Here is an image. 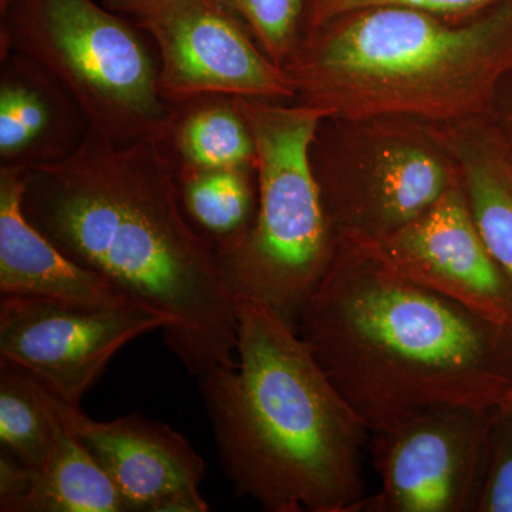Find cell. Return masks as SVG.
I'll use <instances>...</instances> for the list:
<instances>
[{
    "mask_svg": "<svg viewBox=\"0 0 512 512\" xmlns=\"http://www.w3.org/2000/svg\"><path fill=\"white\" fill-rule=\"evenodd\" d=\"M23 210L64 254L164 316L165 345L191 375L237 365V301L160 138L117 146L90 128L72 156L30 168Z\"/></svg>",
    "mask_w": 512,
    "mask_h": 512,
    "instance_id": "cell-1",
    "label": "cell"
},
{
    "mask_svg": "<svg viewBox=\"0 0 512 512\" xmlns=\"http://www.w3.org/2000/svg\"><path fill=\"white\" fill-rule=\"evenodd\" d=\"M336 239L298 333L370 433L439 407H500L512 330L416 284L370 242Z\"/></svg>",
    "mask_w": 512,
    "mask_h": 512,
    "instance_id": "cell-2",
    "label": "cell"
},
{
    "mask_svg": "<svg viewBox=\"0 0 512 512\" xmlns=\"http://www.w3.org/2000/svg\"><path fill=\"white\" fill-rule=\"evenodd\" d=\"M237 316V365L197 376L229 483L268 512H353L365 421L298 330L254 302Z\"/></svg>",
    "mask_w": 512,
    "mask_h": 512,
    "instance_id": "cell-3",
    "label": "cell"
},
{
    "mask_svg": "<svg viewBox=\"0 0 512 512\" xmlns=\"http://www.w3.org/2000/svg\"><path fill=\"white\" fill-rule=\"evenodd\" d=\"M284 70L328 119L450 124L490 116L512 72V0L467 19L380 6L305 33Z\"/></svg>",
    "mask_w": 512,
    "mask_h": 512,
    "instance_id": "cell-4",
    "label": "cell"
},
{
    "mask_svg": "<svg viewBox=\"0 0 512 512\" xmlns=\"http://www.w3.org/2000/svg\"><path fill=\"white\" fill-rule=\"evenodd\" d=\"M255 144L258 207L248 231L217 248L235 301L254 302L293 329L328 271L335 232L312 164V146L329 114L309 104L238 97Z\"/></svg>",
    "mask_w": 512,
    "mask_h": 512,
    "instance_id": "cell-5",
    "label": "cell"
},
{
    "mask_svg": "<svg viewBox=\"0 0 512 512\" xmlns=\"http://www.w3.org/2000/svg\"><path fill=\"white\" fill-rule=\"evenodd\" d=\"M49 70L89 126L117 146L160 138L171 104L158 90L160 64L130 20L94 0H12L2 13L0 53Z\"/></svg>",
    "mask_w": 512,
    "mask_h": 512,
    "instance_id": "cell-6",
    "label": "cell"
},
{
    "mask_svg": "<svg viewBox=\"0 0 512 512\" xmlns=\"http://www.w3.org/2000/svg\"><path fill=\"white\" fill-rule=\"evenodd\" d=\"M312 164L336 238L360 241L389 237L460 181L434 124L392 117L323 120Z\"/></svg>",
    "mask_w": 512,
    "mask_h": 512,
    "instance_id": "cell-7",
    "label": "cell"
},
{
    "mask_svg": "<svg viewBox=\"0 0 512 512\" xmlns=\"http://www.w3.org/2000/svg\"><path fill=\"white\" fill-rule=\"evenodd\" d=\"M103 5L153 37L158 90L168 104L204 94L274 101L298 99L282 67L221 0H104Z\"/></svg>",
    "mask_w": 512,
    "mask_h": 512,
    "instance_id": "cell-8",
    "label": "cell"
},
{
    "mask_svg": "<svg viewBox=\"0 0 512 512\" xmlns=\"http://www.w3.org/2000/svg\"><path fill=\"white\" fill-rule=\"evenodd\" d=\"M500 407H439L373 433L380 491L353 512H471Z\"/></svg>",
    "mask_w": 512,
    "mask_h": 512,
    "instance_id": "cell-9",
    "label": "cell"
},
{
    "mask_svg": "<svg viewBox=\"0 0 512 512\" xmlns=\"http://www.w3.org/2000/svg\"><path fill=\"white\" fill-rule=\"evenodd\" d=\"M165 326L164 316L141 303L76 308L2 296L0 362L25 370L63 402L80 406L124 346Z\"/></svg>",
    "mask_w": 512,
    "mask_h": 512,
    "instance_id": "cell-10",
    "label": "cell"
},
{
    "mask_svg": "<svg viewBox=\"0 0 512 512\" xmlns=\"http://www.w3.org/2000/svg\"><path fill=\"white\" fill-rule=\"evenodd\" d=\"M370 244L416 284L512 330V285L474 224L461 175L419 217Z\"/></svg>",
    "mask_w": 512,
    "mask_h": 512,
    "instance_id": "cell-11",
    "label": "cell"
},
{
    "mask_svg": "<svg viewBox=\"0 0 512 512\" xmlns=\"http://www.w3.org/2000/svg\"><path fill=\"white\" fill-rule=\"evenodd\" d=\"M60 419L119 488L128 511L207 512L205 461L183 434L140 413L100 421L49 389Z\"/></svg>",
    "mask_w": 512,
    "mask_h": 512,
    "instance_id": "cell-12",
    "label": "cell"
},
{
    "mask_svg": "<svg viewBox=\"0 0 512 512\" xmlns=\"http://www.w3.org/2000/svg\"><path fill=\"white\" fill-rule=\"evenodd\" d=\"M28 174L26 168L0 165V295L76 308L138 303L99 272L64 254L29 220L23 210Z\"/></svg>",
    "mask_w": 512,
    "mask_h": 512,
    "instance_id": "cell-13",
    "label": "cell"
},
{
    "mask_svg": "<svg viewBox=\"0 0 512 512\" xmlns=\"http://www.w3.org/2000/svg\"><path fill=\"white\" fill-rule=\"evenodd\" d=\"M90 131L69 90L42 64L0 53V165L30 168L72 156Z\"/></svg>",
    "mask_w": 512,
    "mask_h": 512,
    "instance_id": "cell-14",
    "label": "cell"
},
{
    "mask_svg": "<svg viewBox=\"0 0 512 512\" xmlns=\"http://www.w3.org/2000/svg\"><path fill=\"white\" fill-rule=\"evenodd\" d=\"M453 154L485 247L512 285V154L490 116L434 124Z\"/></svg>",
    "mask_w": 512,
    "mask_h": 512,
    "instance_id": "cell-15",
    "label": "cell"
},
{
    "mask_svg": "<svg viewBox=\"0 0 512 512\" xmlns=\"http://www.w3.org/2000/svg\"><path fill=\"white\" fill-rule=\"evenodd\" d=\"M36 380V379H35ZM37 389L50 410L55 443L45 463L35 470L28 493L0 505L2 512H126L119 488L92 454L60 419L46 387Z\"/></svg>",
    "mask_w": 512,
    "mask_h": 512,
    "instance_id": "cell-16",
    "label": "cell"
},
{
    "mask_svg": "<svg viewBox=\"0 0 512 512\" xmlns=\"http://www.w3.org/2000/svg\"><path fill=\"white\" fill-rule=\"evenodd\" d=\"M177 171L210 168L255 170V144L237 96L204 94L171 104L160 137Z\"/></svg>",
    "mask_w": 512,
    "mask_h": 512,
    "instance_id": "cell-17",
    "label": "cell"
},
{
    "mask_svg": "<svg viewBox=\"0 0 512 512\" xmlns=\"http://www.w3.org/2000/svg\"><path fill=\"white\" fill-rule=\"evenodd\" d=\"M181 202L194 227L215 249L241 238L255 220V170L210 168L177 171Z\"/></svg>",
    "mask_w": 512,
    "mask_h": 512,
    "instance_id": "cell-18",
    "label": "cell"
},
{
    "mask_svg": "<svg viewBox=\"0 0 512 512\" xmlns=\"http://www.w3.org/2000/svg\"><path fill=\"white\" fill-rule=\"evenodd\" d=\"M0 443L3 451L39 468L45 463L55 429L50 410L40 396L35 377L0 362Z\"/></svg>",
    "mask_w": 512,
    "mask_h": 512,
    "instance_id": "cell-19",
    "label": "cell"
},
{
    "mask_svg": "<svg viewBox=\"0 0 512 512\" xmlns=\"http://www.w3.org/2000/svg\"><path fill=\"white\" fill-rule=\"evenodd\" d=\"M254 37L276 66L285 64L301 45L308 0H221Z\"/></svg>",
    "mask_w": 512,
    "mask_h": 512,
    "instance_id": "cell-20",
    "label": "cell"
},
{
    "mask_svg": "<svg viewBox=\"0 0 512 512\" xmlns=\"http://www.w3.org/2000/svg\"><path fill=\"white\" fill-rule=\"evenodd\" d=\"M471 512H512V417L495 414Z\"/></svg>",
    "mask_w": 512,
    "mask_h": 512,
    "instance_id": "cell-21",
    "label": "cell"
},
{
    "mask_svg": "<svg viewBox=\"0 0 512 512\" xmlns=\"http://www.w3.org/2000/svg\"><path fill=\"white\" fill-rule=\"evenodd\" d=\"M504 2L508 0H308L305 33L353 10L394 6V8L423 10V12L446 16V18L467 19L487 12Z\"/></svg>",
    "mask_w": 512,
    "mask_h": 512,
    "instance_id": "cell-22",
    "label": "cell"
},
{
    "mask_svg": "<svg viewBox=\"0 0 512 512\" xmlns=\"http://www.w3.org/2000/svg\"><path fill=\"white\" fill-rule=\"evenodd\" d=\"M35 477V468L2 450L0 456V505L28 493Z\"/></svg>",
    "mask_w": 512,
    "mask_h": 512,
    "instance_id": "cell-23",
    "label": "cell"
},
{
    "mask_svg": "<svg viewBox=\"0 0 512 512\" xmlns=\"http://www.w3.org/2000/svg\"><path fill=\"white\" fill-rule=\"evenodd\" d=\"M490 117L512 154V72L505 77L498 89Z\"/></svg>",
    "mask_w": 512,
    "mask_h": 512,
    "instance_id": "cell-24",
    "label": "cell"
},
{
    "mask_svg": "<svg viewBox=\"0 0 512 512\" xmlns=\"http://www.w3.org/2000/svg\"><path fill=\"white\" fill-rule=\"evenodd\" d=\"M501 412L508 414V416L512 417V377L510 386H508L507 393H505L503 402L500 404Z\"/></svg>",
    "mask_w": 512,
    "mask_h": 512,
    "instance_id": "cell-25",
    "label": "cell"
},
{
    "mask_svg": "<svg viewBox=\"0 0 512 512\" xmlns=\"http://www.w3.org/2000/svg\"><path fill=\"white\" fill-rule=\"evenodd\" d=\"M10 2H12V0H0V15L6 12V9L9 8Z\"/></svg>",
    "mask_w": 512,
    "mask_h": 512,
    "instance_id": "cell-26",
    "label": "cell"
}]
</instances>
